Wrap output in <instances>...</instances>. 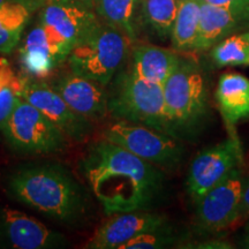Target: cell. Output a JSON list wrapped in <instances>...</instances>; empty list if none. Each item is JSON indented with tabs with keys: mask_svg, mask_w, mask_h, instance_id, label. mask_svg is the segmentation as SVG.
<instances>
[{
	"mask_svg": "<svg viewBox=\"0 0 249 249\" xmlns=\"http://www.w3.org/2000/svg\"><path fill=\"white\" fill-rule=\"evenodd\" d=\"M81 172L107 216L149 210L165 193V174L160 167L102 139L88 148Z\"/></svg>",
	"mask_w": 249,
	"mask_h": 249,
	"instance_id": "6da1fadb",
	"label": "cell"
},
{
	"mask_svg": "<svg viewBox=\"0 0 249 249\" xmlns=\"http://www.w3.org/2000/svg\"><path fill=\"white\" fill-rule=\"evenodd\" d=\"M8 194L55 222H79L88 208L87 193L66 167L31 164L18 167L6 180Z\"/></svg>",
	"mask_w": 249,
	"mask_h": 249,
	"instance_id": "7a4b0ae2",
	"label": "cell"
},
{
	"mask_svg": "<svg viewBox=\"0 0 249 249\" xmlns=\"http://www.w3.org/2000/svg\"><path fill=\"white\" fill-rule=\"evenodd\" d=\"M163 93L172 136L188 138L202 128L208 117V89L203 74L194 62L181 59L163 83Z\"/></svg>",
	"mask_w": 249,
	"mask_h": 249,
	"instance_id": "3957f363",
	"label": "cell"
},
{
	"mask_svg": "<svg viewBox=\"0 0 249 249\" xmlns=\"http://www.w3.org/2000/svg\"><path fill=\"white\" fill-rule=\"evenodd\" d=\"M134 40L104 22H99L67 58L71 71L107 87L128 58Z\"/></svg>",
	"mask_w": 249,
	"mask_h": 249,
	"instance_id": "277c9868",
	"label": "cell"
},
{
	"mask_svg": "<svg viewBox=\"0 0 249 249\" xmlns=\"http://www.w3.org/2000/svg\"><path fill=\"white\" fill-rule=\"evenodd\" d=\"M114 77L108 92V113L118 120L142 124L172 136L165 110L163 85L140 79L130 71L117 73Z\"/></svg>",
	"mask_w": 249,
	"mask_h": 249,
	"instance_id": "5b68a950",
	"label": "cell"
},
{
	"mask_svg": "<svg viewBox=\"0 0 249 249\" xmlns=\"http://www.w3.org/2000/svg\"><path fill=\"white\" fill-rule=\"evenodd\" d=\"M12 150L22 155H48L66 150L70 139L38 108L21 98L1 129Z\"/></svg>",
	"mask_w": 249,
	"mask_h": 249,
	"instance_id": "8992f818",
	"label": "cell"
},
{
	"mask_svg": "<svg viewBox=\"0 0 249 249\" xmlns=\"http://www.w3.org/2000/svg\"><path fill=\"white\" fill-rule=\"evenodd\" d=\"M103 139L165 171L178 169L185 155L179 139L124 120L107 126L103 132Z\"/></svg>",
	"mask_w": 249,
	"mask_h": 249,
	"instance_id": "52a82bcc",
	"label": "cell"
},
{
	"mask_svg": "<svg viewBox=\"0 0 249 249\" xmlns=\"http://www.w3.org/2000/svg\"><path fill=\"white\" fill-rule=\"evenodd\" d=\"M244 161V149L235 133L224 141L198 152L187 177V193L194 203L225 179Z\"/></svg>",
	"mask_w": 249,
	"mask_h": 249,
	"instance_id": "ba28073f",
	"label": "cell"
},
{
	"mask_svg": "<svg viewBox=\"0 0 249 249\" xmlns=\"http://www.w3.org/2000/svg\"><path fill=\"white\" fill-rule=\"evenodd\" d=\"M244 187V176L238 167L196 201L195 217L198 231L216 233L238 222Z\"/></svg>",
	"mask_w": 249,
	"mask_h": 249,
	"instance_id": "9c48e42d",
	"label": "cell"
},
{
	"mask_svg": "<svg viewBox=\"0 0 249 249\" xmlns=\"http://www.w3.org/2000/svg\"><path fill=\"white\" fill-rule=\"evenodd\" d=\"M22 98L48 117L70 141H85L92 132V121L74 111L50 83L27 79Z\"/></svg>",
	"mask_w": 249,
	"mask_h": 249,
	"instance_id": "30bf717a",
	"label": "cell"
},
{
	"mask_svg": "<svg viewBox=\"0 0 249 249\" xmlns=\"http://www.w3.org/2000/svg\"><path fill=\"white\" fill-rule=\"evenodd\" d=\"M171 226L164 214L148 210L111 214L87 244L89 249H120L136 236Z\"/></svg>",
	"mask_w": 249,
	"mask_h": 249,
	"instance_id": "8fae6325",
	"label": "cell"
},
{
	"mask_svg": "<svg viewBox=\"0 0 249 249\" xmlns=\"http://www.w3.org/2000/svg\"><path fill=\"white\" fill-rule=\"evenodd\" d=\"M38 21L71 50L101 22L93 9L70 0H48Z\"/></svg>",
	"mask_w": 249,
	"mask_h": 249,
	"instance_id": "7c38bea8",
	"label": "cell"
},
{
	"mask_svg": "<svg viewBox=\"0 0 249 249\" xmlns=\"http://www.w3.org/2000/svg\"><path fill=\"white\" fill-rule=\"evenodd\" d=\"M0 236L17 249L59 248L67 242L64 234L13 209L0 210Z\"/></svg>",
	"mask_w": 249,
	"mask_h": 249,
	"instance_id": "4fadbf2b",
	"label": "cell"
},
{
	"mask_svg": "<svg viewBox=\"0 0 249 249\" xmlns=\"http://www.w3.org/2000/svg\"><path fill=\"white\" fill-rule=\"evenodd\" d=\"M50 86L77 113L95 121L108 113V92L107 87L95 81L68 71L58 76Z\"/></svg>",
	"mask_w": 249,
	"mask_h": 249,
	"instance_id": "5bb4252c",
	"label": "cell"
},
{
	"mask_svg": "<svg viewBox=\"0 0 249 249\" xmlns=\"http://www.w3.org/2000/svg\"><path fill=\"white\" fill-rule=\"evenodd\" d=\"M71 52L38 22L28 34L20 50L22 66L36 79H45L67 60Z\"/></svg>",
	"mask_w": 249,
	"mask_h": 249,
	"instance_id": "9a60e30c",
	"label": "cell"
},
{
	"mask_svg": "<svg viewBox=\"0 0 249 249\" xmlns=\"http://www.w3.org/2000/svg\"><path fill=\"white\" fill-rule=\"evenodd\" d=\"M181 58L173 50L157 45L141 44L132 49L130 71L149 82L163 85L179 66Z\"/></svg>",
	"mask_w": 249,
	"mask_h": 249,
	"instance_id": "2e32d148",
	"label": "cell"
},
{
	"mask_svg": "<svg viewBox=\"0 0 249 249\" xmlns=\"http://www.w3.org/2000/svg\"><path fill=\"white\" fill-rule=\"evenodd\" d=\"M244 23L249 22L231 9L201 1L200 23L193 51L211 49Z\"/></svg>",
	"mask_w": 249,
	"mask_h": 249,
	"instance_id": "e0dca14e",
	"label": "cell"
},
{
	"mask_svg": "<svg viewBox=\"0 0 249 249\" xmlns=\"http://www.w3.org/2000/svg\"><path fill=\"white\" fill-rule=\"evenodd\" d=\"M216 101L227 126L249 119V77L239 73H225L219 77Z\"/></svg>",
	"mask_w": 249,
	"mask_h": 249,
	"instance_id": "ac0fdd59",
	"label": "cell"
},
{
	"mask_svg": "<svg viewBox=\"0 0 249 249\" xmlns=\"http://www.w3.org/2000/svg\"><path fill=\"white\" fill-rule=\"evenodd\" d=\"M39 6L29 0H9L0 5V54L17 48L31 14Z\"/></svg>",
	"mask_w": 249,
	"mask_h": 249,
	"instance_id": "d6986e66",
	"label": "cell"
},
{
	"mask_svg": "<svg viewBox=\"0 0 249 249\" xmlns=\"http://www.w3.org/2000/svg\"><path fill=\"white\" fill-rule=\"evenodd\" d=\"M138 0H93V11L102 22L123 31L136 39Z\"/></svg>",
	"mask_w": 249,
	"mask_h": 249,
	"instance_id": "ffe728a7",
	"label": "cell"
},
{
	"mask_svg": "<svg viewBox=\"0 0 249 249\" xmlns=\"http://www.w3.org/2000/svg\"><path fill=\"white\" fill-rule=\"evenodd\" d=\"M200 9L201 0H179L171 31V42L177 51H193L200 23Z\"/></svg>",
	"mask_w": 249,
	"mask_h": 249,
	"instance_id": "44dd1931",
	"label": "cell"
},
{
	"mask_svg": "<svg viewBox=\"0 0 249 249\" xmlns=\"http://www.w3.org/2000/svg\"><path fill=\"white\" fill-rule=\"evenodd\" d=\"M179 0H141L142 23L160 38L171 37Z\"/></svg>",
	"mask_w": 249,
	"mask_h": 249,
	"instance_id": "7402d4cb",
	"label": "cell"
},
{
	"mask_svg": "<svg viewBox=\"0 0 249 249\" xmlns=\"http://www.w3.org/2000/svg\"><path fill=\"white\" fill-rule=\"evenodd\" d=\"M211 59L219 68L249 66V28L229 35L213 46Z\"/></svg>",
	"mask_w": 249,
	"mask_h": 249,
	"instance_id": "603a6c76",
	"label": "cell"
},
{
	"mask_svg": "<svg viewBox=\"0 0 249 249\" xmlns=\"http://www.w3.org/2000/svg\"><path fill=\"white\" fill-rule=\"evenodd\" d=\"M26 79L15 73L4 57H0V133L15 105L22 98Z\"/></svg>",
	"mask_w": 249,
	"mask_h": 249,
	"instance_id": "cb8c5ba5",
	"label": "cell"
},
{
	"mask_svg": "<svg viewBox=\"0 0 249 249\" xmlns=\"http://www.w3.org/2000/svg\"><path fill=\"white\" fill-rule=\"evenodd\" d=\"M178 242V235L173 231L172 226L164 227L136 236L121 246L120 249H161L170 248Z\"/></svg>",
	"mask_w": 249,
	"mask_h": 249,
	"instance_id": "d4e9b609",
	"label": "cell"
},
{
	"mask_svg": "<svg viewBox=\"0 0 249 249\" xmlns=\"http://www.w3.org/2000/svg\"><path fill=\"white\" fill-rule=\"evenodd\" d=\"M201 1L231 9L249 22V0H201Z\"/></svg>",
	"mask_w": 249,
	"mask_h": 249,
	"instance_id": "484cf974",
	"label": "cell"
},
{
	"mask_svg": "<svg viewBox=\"0 0 249 249\" xmlns=\"http://www.w3.org/2000/svg\"><path fill=\"white\" fill-rule=\"evenodd\" d=\"M241 218H249V178L245 180L244 192H242L240 204V219Z\"/></svg>",
	"mask_w": 249,
	"mask_h": 249,
	"instance_id": "4316f807",
	"label": "cell"
},
{
	"mask_svg": "<svg viewBox=\"0 0 249 249\" xmlns=\"http://www.w3.org/2000/svg\"><path fill=\"white\" fill-rule=\"evenodd\" d=\"M200 246H196L195 248H213V249H225V248H233L229 242L224 240H208L203 241Z\"/></svg>",
	"mask_w": 249,
	"mask_h": 249,
	"instance_id": "83f0119b",
	"label": "cell"
},
{
	"mask_svg": "<svg viewBox=\"0 0 249 249\" xmlns=\"http://www.w3.org/2000/svg\"><path fill=\"white\" fill-rule=\"evenodd\" d=\"M239 245H240L241 248L249 249V219L248 222L246 223L244 231L241 233V240L239 242Z\"/></svg>",
	"mask_w": 249,
	"mask_h": 249,
	"instance_id": "f1b7e54d",
	"label": "cell"
},
{
	"mask_svg": "<svg viewBox=\"0 0 249 249\" xmlns=\"http://www.w3.org/2000/svg\"><path fill=\"white\" fill-rule=\"evenodd\" d=\"M70 1H73L75 2V4L82 5L85 6V7L93 9V0H70Z\"/></svg>",
	"mask_w": 249,
	"mask_h": 249,
	"instance_id": "f546056e",
	"label": "cell"
},
{
	"mask_svg": "<svg viewBox=\"0 0 249 249\" xmlns=\"http://www.w3.org/2000/svg\"><path fill=\"white\" fill-rule=\"evenodd\" d=\"M29 1H33V2H36V4H39V5H44L48 0H29Z\"/></svg>",
	"mask_w": 249,
	"mask_h": 249,
	"instance_id": "4dcf8cb0",
	"label": "cell"
},
{
	"mask_svg": "<svg viewBox=\"0 0 249 249\" xmlns=\"http://www.w3.org/2000/svg\"><path fill=\"white\" fill-rule=\"evenodd\" d=\"M7 1H9V0H0V5L5 4V2H7Z\"/></svg>",
	"mask_w": 249,
	"mask_h": 249,
	"instance_id": "1f68e13d",
	"label": "cell"
}]
</instances>
